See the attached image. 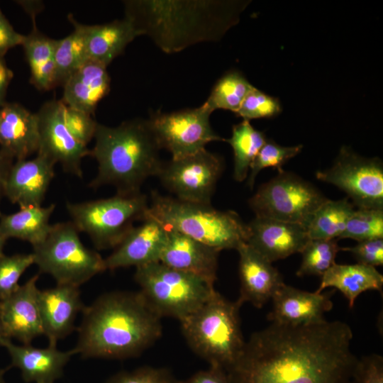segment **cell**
<instances>
[{
    "instance_id": "obj_41",
    "label": "cell",
    "mask_w": 383,
    "mask_h": 383,
    "mask_svg": "<svg viewBox=\"0 0 383 383\" xmlns=\"http://www.w3.org/2000/svg\"><path fill=\"white\" fill-rule=\"evenodd\" d=\"M352 383H383V358L377 354L358 359L351 379Z\"/></svg>"
},
{
    "instance_id": "obj_38",
    "label": "cell",
    "mask_w": 383,
    "mask_h": 383,
    "mask_svg": "<svg viewBox=\"0 0 383 383\" xmlns=\"http://www.w3.org/2000/svg\"><path fill=\"white\" fill-rule=\"evenodd\" d=\"M282 111L277 98L271 96L253 87L242 102L236 115L245 121L269 118L277 116Z\"/></svg>"
},
{
    "instance_id": "obj_44",
    "label": "cell",
    "mask_w": 383,
    "mask_h": 383,
    "mask_svg": "<svg viewBox=\"0 0 383 383\" xmlns=\"http://www.w3.org/2000/svg\"><path fill=\"white\" fill-rule=\"evenodd\" d=\"M177 383H231L226 370L218 365H210L206 370L199 371L189 378Z\"/></svg>"
},
{
    "instance_id": "obj_43",
    "label": "cell",
    "mask_w": 383,
    "mask_h": 383,
    "mask_svg": "<svg viewBox=\"0 0 383 383\" xmlns=\"http://www.w3.org/2000/svg\"><path fill=\"white\" fill-rule=\"evenodd\" d=\"M24 35L18 33L6 18L0 8V57L11 48L21 45Z\"/></svg>"
},
{
    "instance_id": "obj_26",
    "label": "cell",
    "mask_w": 383,
    "mask_h": 383,
    "mask_svg": "<svg viewBox=\"0 0 383 383\" xmlns=\"http://www.w3.org/2000/svg\"><path fill=\"white\" fill-rule=\"evenodd\" d=\"M89 60L107 67L139 34L126 17L110 23L85 25Z\"/></svg>"
},
{
    "instance_id": "obj_10",
    "label": "cell",
    "mask_w": 383,
    "mask_h": 383,
    "mask_svg": "<svg viewBox=\"0 0 383 383\" xmlns=\"http://www.w3.org/2000/svg\"><path fill=\"white\" fill-rule=\"evenodd\" d=\"M328 198L313 184L284 170L262 184L249 199L255 216L306 227Z\"/></svg>"
},
{
    "instance_id": "obj_6",
    "label": "cell",
    "mask_w": 383,
    "mask_h": 383,
    "mask_svg": "<svg viewBox=\"0 0 383 383\" xmlns=\"http://www.w3.org/2000/svg\"><path fill=\"white\" fill-rule=\"evenodd\" d=\"M243 304L215 292L196 311L180 321L190 348L210 365L226 370L238 360L245 341L239 311Z\"/></svg>"
},
{
    "instance_id": "obj_48",
    "label": "cell",
    "mask_w": 383,
    "mask_h": 383,
    "mask_svg": "<svg viewBox=\"0 0 383 383\" xmlns=\"http://www.w3.org/2000/svg\"><path fill=\"white\" fill-rule=\"evenodd\" d=\"M7 339L9 338H7L4 334L1 318H0V347L4 346V344Z\"/></svg>"
},
{
    "instance_id": "obj_42",
    "label": "cell",
    "mask_w": 383,
    "mask_h": 383,
    "mask_svg": "<svg viewBox=\"0 0 383 383\" xmlns=\"http://www.w3.org/2000/svg\"><path fill=\"white\" fill-rule=\"evenodd\" d=\"M341 250L351 252L357 263L373 267L383 265V238L360 241Z\"/></svg>"
},
{
    "instance_id": "obj_18",
    "label": "cell",
    "mask_w": 383,
    "mask_h": 383,
    "mask_svg": "<svg viewBox=\"0 0 383 383\" xmlns=\"http://www.w3.org/2000/svg\"><path fill=\"white\" fill-rule=\"evenodd\" d=\"M167 229L157 220L145 216L134 226L114 251L104 259L106 270L135 267L160 262L166 244Z\"/></svg>"
},
{
    "instance_id": "obj_4",
    "label": "cell",
    "mask_w": 383,
    "mask_h": 383,
    "mask_svg": "<svg viewBox=\"0 0 383 383\" xmlns=\"http://www.w3.org/2000/svg\"><path fill=\"white\" fill-rule=\"evenodd\" d=\"M94 138L90 155L98 172L90 187L112 185L117 194H133L140 192L148 178L159 174L163 164L160 149L147 120L136 118L115 127L98 123Z\"/></svg>"
},
{
    "instance_id": "obj_45",
    "label": "cell",
    "mask_w": 383,
    "mask_h": 383,
    "mask_svg": "<svg viewBox=\"0 0 383 383\" xmlns=\"http://www.w3.org/2000/svg\"><path fill=\"white\" fill-rule=\"evenodd\" d=\"M13 77V73L7 66L4 57H0V108L6 102L7 89Z\"/></svg>"
},
{
    "instance_id": "obj_2",
    "label": "cell",
    "mask_w": 383,
    "mask_h": 383,
    "mask_svg": "<svg viewBox=\"0 0 383 383\" xmlns=\"http://www.w3.org/2000/svg\"><path fill=\"white\" fill-rule=\"evenodd\" d=\"M76 354L87 358L125 359L139 355L162 335L161 318L140 292H111L85 306Z\"/></svg>"
},
{
    "instance_id": "obj_36",
    "label": "cell",
    "mask_w": 383,
    "mask_h": 383,
    "mask_svg": "<svg viewBox=\"0 0 383 383\" xmlns=\"http://www.w3.org/2000/svg\"><path fill=\"white\" fill-rule=\"evenodd\" d=\"M302 148V145L282 146L272 139H267L250 166L248 186L252 188L257 175L265 168L272 167L278 172L282 171L283 165L298 155Z\"/></svg>"
},
{
    "instance_id": "obj_7",
    "label": "cell",
    "mask_w": 383,
    "mask_h": 383,
    "mask_svg": "<svg viewBox=\"0 0 383 383\" xmlns=\"http://www.w3.org/2000/svg\"><path fill=\"white\" fill-rule=\"evenodd\" d=\"M134 279L150 308L160 317L179 321L216 292L214 284L192 274L155 262L135 267Z\"/></svg>"
},
{
    "instance_id": "obj_35",
    "label": "cell",
    "mask_w": 383,
    "mask_h": 383,
    "mask_svg": "<svg viewBox=\"0 0 383 383\" xmlns=\"http://www.w3.org/2000/svg\"><path fill=\"white\" fill-rule=\"evenodd\" d=\"M340 238H350L357 242L383 238V209H355Z\"/></svg>"
},
{
    "instance_id": "obj_40",
    "label": "cell",
    "mask_w": 383,
    "mask_h": 383,
    "mask_svg": "<svg viewBox=\"0 0 383 383\" xmlns=\"http://www.w3.org/2000/svg\"><path fill=\"white\" fill-rule=\"evenodd\" d=\"M167 368L143 367L132 372L118 373L107 383H177Z\"/></svg>"
},
{
    "instance_id": "obj_11",
    "label": "cell",
    "mask_w": 383,
    "mask_h": 383,
    "mask_svg": "<svg viewBox=\"0 0 383 383\" xmlns=\"http://www.w3.org/2000/svg\"><path fill=\"white\" fill-rule=\"evenodd\" d=\"M316 178L337 187L357 209H383V165L343 146L333 165L318 171Z\"/></svg>"
},
{
    "instance_id": "obj_22",
    "label": "cell",
    "mask_w": 383,
    "mask_h": 383,
    "mask_svg": "<svg viewBox=\"0 0 383 383\" xmlns=\"http://www.w3.org/2000/svg\"><path fill=\"white\" fill-rule=\"evenodd\" d=\"M239 253L240 281L238 300L262 308L284 283L279 272L260 253L243 243L236 250Z\"/></svg>"
},
{
    "instance_id": "obj_20",
    "label": "cell",
    "mask_w": 383,
    "mask_h": 383,
    "mask_svg": "<svg viewBox=\"0 0 383 383\" xmlns=\"http://www.w3.org/2000/svg\"><path fill=\"white\" fill-rule=\"evenodd\" d=\"M331 294L309 292L282 284L272 297V323L292 326L310 325L325 321L324 313L333 308Z\"/></svg>"
},
{
    "instance_id": "obj_14",
    "label": "cell",
    "mask_w": 383,
    "mask_h": 383,
    "mask_svg": "<svg viewBox=\"0 0 383 383\" xmlns=\"http://www.w3.org/2000/svg\"><path fill=\"white\" fill-rule=\"evenodd\" d=\"M62 109V101L52 99L43 104L36 113L39 131L37 153L60 164L65 172L82 178V162L90 155V150L70 133L64 122Z\"/></svg>"
},
{
    "instance_id": "obj_30",
    "label": "cell",
    "mask_w": 383,
    "mask_h": 383,
    "mask_svg": "<svg viewBox=\"0 0 383 383\" xmlns=\"http://www.w3.org/2000/svg\"><path fill=\"white\" fill-rule=\"evenodd\" d=\"M68 19L73 25L74 30L64 38L57 40L56 43L55 62L57 87H63L69 77L89 60L85 25L77 22L71 13L68 15Z\"/></svg>"
},
{
    "instance_id": "obj_1",
    "label": "cell",
    "mask_w": 383,
    "mask_h": 383,
    "mask_svg": "<svg viewBox=\"0 0 383 383\" xmlns=\"http://www.w3.org/2000/svg\"><path fill=\"white\" fill-rule=\"evenodd\" d=\"M345 323H272L252 333L226 370L231 383H348L358 360Z\"/></svg>"
},
{
    "instance_id": "obj_33",
    "label": "cell",
    "mask_w": 383,
    "mask_h": 383,
    "mask_svg": "<svg viewBox=\"0 0 383 383\" xmlns=\"http://www.w3.org/2000/svg\"><path fill=\"white\" fill-rule=\"evenodd\" d=\"M252 87L241 72L229 71L216 82L203 105L211 113L217 109H225L236 113Z\"/></svg>"
},
{
    "instance_id": "obj_25",
    "label": "cell",
    "mask_w": 383,
    "mask_h": 383,
    "mask_svg": "<svg viewBox=\"0 0 383 383\" xmlns=\"http://www.w3.org/2000/svg\"><path fill=\"white\" fill-rule=\"evenodd\" d=\"M106 67L88 60L63 85L62 101L67 106L94 114L99 102L110 91Z\"/></svg>"
},
{
    "instance_id": "obj_27",
    "label": "cell",
    "mask_w": 383,
    "mask_h": 383,
    "mask_svg": "<svg viewBox=\"0 0 383 383\" xmlns=\"http://www.w3.org/2000/svg\"><path fill=\"white\" fill-rule=\"evenodd\" d=\"M382 286L383 276L375 267L360 263H335L321 277L315 292L319 294L327 287H333L343 293L352 308L361 293L367 290L382 292Z\"/></svg>"
},
{
    "instance_id": "obj_47",
    "label": "cell",
    "mask_w": 383,
    "mask_h": 383,
    "mask_svg": "<svg viewBox=\"0 0 383 383\" xmlns=\"http://www.w3.org/2000/svg\"><path fill=\"white\" fill-rule=\"evenodd\" d=\"M30 16H36L43 9V4L40 1H16Z\"/></svg>"
},
{
    "instance_id": "obj_23",
    "label": "cell",
    "mask_w": 383,
    "mask_h": 383,
    "mask_svg": "<svg viewBox=\"0 0 383 383\" xmlns=\"http://www.w3.org/2000/svg\"><path fill=\"white\" fill-rule=\"evenodd\" d=\"M39 148L38 121L18 103L0 108V152L14 161L27 159Z\"/></svg>"
},
{
    "instance_id": "obj_32",
    "label": "cell",
    "mask_w": 383,
    "mask_h": 383,
    "mask_svg": "<svg viewBox=\"0 0 383 383\" xmlns=\"http://www.w3.org/2000/svg\"><path fill=\"white\" fill-rule=\"evenodd\" d=\"M234 154L233 177L243 182L248 177L250 166L267 138L263 132L256 130L248 121L243 120L232 128V135L224 139Z\"/></svg>"
},
{
    "instance_id": "obj_21",
    "label": "cell",
    "mask_w": 383,
    "mask_h": 383,
    "mask_svg": "<svg viewBox=\"0 0 383 383\" xmlns=\"http://www.w3.org/2000/svg\"><path fill=\"white\" fill-rule=\"evenodd\" d=\"M220 250L178 231L167 229L166 244L160 262L214 284Z\"/></svg>"
},
{
    "instance_id": "obj_31",
    "label": "cell",
    "mask_w": 383,
    "mask_h": 383,
    "mask_svg": "<svg viewBox=\"0 0 383 383\" xmlns=\"http://www.w3.org/2000/svg\"><path fill=\"white\" fill-rule=\"evenodd\" d=\"M355 209L348 197L339 200L328 199L313 213L306 226L309 238H340Z\"/></svg>"
},
{
    "instance_id": "obj_8",
    "label": "cell",
    "mask_w": 383,
    "mask_h": 383,
    "mask_svg": "<svg viewBox=\"0 0 383 383\" xmlns=\"http://www.w3.org/2000/svg\"><path fill=\"white\" fill-rule=\"evenodd\" d=\"M148 207V197L141 192L66 204L70 221L89 236L98 250L116 248L134 223L145 218Z\"/></svg>"
},
{
    "instance_id": "obj_37",
    "label": "cell",
    "mask_w": 383,
    "mask_h": 383,
    "mask_svg": "<svg viewBox=\"0 0 383 383\" xmlns=\"http://www.w3.org/2000/svg\"><path fill=\"white\" fill-rule=\"evenodd\" d=\"M34 265L33 255L15 254L0 257V300L13 293L20 286L18 282L26 270Z\"/></svg>"
},
{
    "instance_id": "obj_24",
    "label": "cell",
    "mask_w": 383,
    "mask_h": 383,
    "mask_svg": "<svg viewBox=\"0 0 383 383\" xmlns=\"http://www.w3.org/2000/svg\"><path fill=\"white\" fill-rule=\"evenodd\" d=\"M3 347L10 356L11 367L19 369L26 382L54 383L62 377L64 367L76 354L74 348L62 351L52 345L45 348L30 344L19 345L11 339H7Z\"/></svg>"
},
{
    "instance_id": "obj_16",
    "label": "cell",
    "mask_w": 383,
    "mask_h": 383,
    "mask_svg": "<svg viewBox=\"0 0 383 383\" xmlns=\"http://www.w3.org/2000/svg\"><path fill=\"white\" fill-rule=\"evenodd\" d=\"M247 243L272 262L301 252L310 239L304 226L257 216L248 224Z\"/></svg>"
},
{
    "instance_id": "obj_49",
    "label": "cell",
    "mask_w": 383,
    "mask_h": 383,
    "mask_svg": "<svg viewBox=\"0 0 383 383\" xmlns=\"http://www.w3.org/2000/svg\"><path fill=\"white\" fill-rule=\"evenodd\" d=\"M6 240L7 239L0 232V257L4 255V245Z\"/></svg>"
},
{
    "instance_id": "obj_50",
    "label": "cell",
    "mask_w": 383,
    "mask_h": 383,
    "mask_svg": "<svg viewBox=\"0 0 383 383\" xmlns=\"http://www.w3.org/2000/svg\"><path fill=\"white\" fill-rule=\"evenodd\" d=\"M4 374H5V370L0 368V383H5Z\"/></svg>"
},
{
    "instance_id": "obj_5",
    "label": "cell",
    "mask_w": 383,
    "mask_h": 383,
    "mask_svg": "<svg viewBox=\"0 0 383 383\" xmlns=\"http://www.w3.org/2000/svg\"><path fill=\"white\" fill-rule=\"evenodd\" d=\"M146 216L218 250L235 249L248 237V224L233 211H218L211 204L165 196L152 192Z\"/></svg>"
},
{
    "instance_id": "obj_17",
    "label": "cell",
    "mask_w": 383,
    "mask_h": 383,
    "mask_svg": "<svg viewBox=\"0 0 383 383\" xmlns=\"http://www.w3.org/2000/svg\"><path fill=\"white\" fill-rule=\"evenodd\" d=\"M56 164L42 154L16 160L9 172L4 196L20 208L39 206L55 176Z\"/></svg>"
},
{
    "instance_id": "obj_3",
    "label": "cell",
    "mask_w": 383,
    "mask_h": 383,
    "mask_svg": "<svg viewBox=\"0 0 383 383\" xmlns=\"http://www.w3.org/2000/svg\"><path fill=\"white\" fill-rule=\"evenodd\" d=\"M123 5L139 35L150 36L167 53L220 39L244 8L242 1H225L129 0Z\"/></svg>"
},
{
    "instance_id": "obj_12",
    "label": "cell",
    "mask_w": 383,
    "mask_h": 383,
    "mask_svg": "<svg viewBox=\"0 0 383 383\" xmlns=\"http://www.w3.org/2000/svg\"><path fill=\"white\" fill-rule=\"evenodd\" d=\"M211 113L202 104L171 113L157 111L147 121L160 149L169 151L172 159H179L205 149L209 143L224 140L212 129Z\"/></svg>"
},
{
    "instance_id": "obj_28",
    "label": "cell",
    "mask_w": 383,
    "mask_h": 383,
    "mask_svg": "<svg viewBox=\"0 0 383 383\" xmlns=\"http://www.w3.org/2000/svg\"><path fill=\"white\" fill-rule=\"evenodd\" d=\"M33 27L24 35L21 45L30 67V82L39 90L47 91L57 87L55 51L57 40L41 33L35 23L36 16L30 17Z\"/></svg>"
},
{
    "instance_id": "obj_39",
    "label": "cell",
    "mask_w": 383,
    "mask_h": 383,
    "mask_svg": "<svg viewBox=\"0 0 383 383\" xmlns=\"http://www.w3.org/2000/svg\"><path fill=\"white\" fill-rule=\"evenodd\" d=\"M62 114L65 124L72 135L87 146L94 138L98 123L91 114L69 107L64 103Z\"/></svg>"
},
{
    "instance_id": "obj_46",
    "label": "cell",
    "mask_w": 383,
    "mask_h": 383,
    "mask_svg": "<svg viewBox=\"0 0 383 383\" xmlns=\"http://www.w3.org/2000/svg\"><path fill=\"white\" fill-rule=\"evenodd\" d=\"M13 162V160L0 152V201L4 196L6 181Z\"/></svg>"
},
{
    "instance_id": "obj_13",
    "label": "cell",
    "mask_w": 383,
    "mask_h": 383,
    "mask_svg": "<svg viewBox=\"0 0 383 383\" xmlns=\"http://www.w3.org/2000/svg\"><path fill=\"white\" fill-rule=\"evenodd\" d=\"M223 170L221 158L205 148L193 155L163 162L157 177L175 198L211 204Z\"/></svg>"
},
{
    "instance_id": "obj_15",
    "label": "cell",
    "mask_w": 383,
    "mask_h": 383,
    "mask_svg": "<svg viewBox=\"0 0 383 383\" xmlns=\"http://www.w3.org/2000/svg\"><path fill=\"white\" fill-rule=\"evenodd\" d=\"M39 274L29 278L6 298L0 300V318L6 337L30 344L43 335L38 306Z\"/></svg>"
},
{
    "instance_id": "obj_29",
    "label": "cell",
    "mask_w": 383,
    "mask_h": 383,
    "mask_svg": "<svg viewBox=\"0 0 383 383\" xmlns=\"http://www.w3.org/2000/svg\"><path fill=\"white\" fill-rule=\"evenodd\" d=\"M55 204L46 206L20 208L16 212L3 214L0 212V232L8 240L16 238L35 246L48 235L52 224L50 217Z\"/></svg>"
},
{
    "instance_id": "obj_19",
    "label": "cell",
    "mask_w": 383,
    "mask_h": 383,
    "mask_svg": "<svg viewBox=\"0 0 383 383\" xmlns=\"http://www.w3.org/2000/svg\"><path fill=\"white\" fill-rule=\"evenodd\" d=\"M38 298L43 335L48 340V345L56 346L59 340L72 331L78 313L85 307L79 287L57 284L39 290Z\"/></svg>"
},
{
    "instance_id": "obj_34",
    "label": "cell",
    "mask_w": 383,
    "mask_h": 383,
    "mask_svg": "<svg viewBox=\"0 0 383 383\" xmlns=\"http://www.w3.org/2000/svg\"><path fill=\"white\" fill-rule=\"evenodd\" d=\"M340 250L337 239H309L300 252L302 260L296 275L322 277L335 263L337 253Z\"/></svg>"
},
{
    "instance_id": "obj_9",
    "label": "cell",
    "mask_w": 383,
    "mask_h": 383,
    "mask_svg": "<svg viewBox=\"0 0 383 383\" xmlns=\"http://www.w3.org/2000/svg\"><path fill=\"white\" fill-rule=\"evenodd\" d=\"M79 233L71 221L52 224L45 240L33 247L34 265L57 284L79 287L106 270L104 259L82 243Z\"/></svg>"
}]
</instances>
